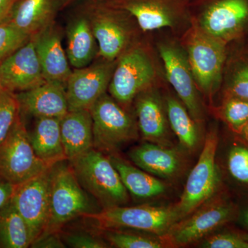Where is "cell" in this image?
I'll list each match as a JSON object with an SVG mask.
<instances>
[{
	"mask_svg": "<svg viewBox=\"0 0 248 248\" xmlns=\"http://www.w3.org/2000/svg\"><path fill=\"white\" fill-rule=\"evenodd\" d=\"M102 210L97 201L80 185L68 160L51 166L49 216L42 234L60 232L62 227L77 217L85 218Z\"/></svg>",
	"mask_w": 248,
	"mask_h": 248,
	"instance_id": "1",
	"label": "cell"
},
{
	"mask_svg": "<svg viewBox=\"0 0 248 248\" xmlns=\"http://www.w3.org/2000/svg\"><path fill=\"white\" fill-rule=\"evenodd\" d=\"M69 162L80 185L102 209L128 203L130 195L105 153L93 148Z\"/></svg>",
	"mask_w": 248,
	"mask_h": 248,
	"instance_id": "2",
	"label": "cell"
},
{
	"mask_svg": "<svg viewBox=\"0 0 248 248\" xmlns=\"http://www.w3.org/2000/svg\"><path fill=\"white\" fill-rule=\"evenodd\" d=\"M218 136L216 130L207 135L200 159L191 170L180 200L174 205L180 220L211 200L221 186L216 162Z\"/></svg>",
	"mask_w": 248,
	"mask_h": 248,
	"instance_id": "3",
	"label": "cell"
},
{
	"mask_svg": "<svg viewBox=\"0 0 248 248\" xmlns=\"http://www.w3.org/2000/svg\"><path fill=\"white\" fill-rule=\"evenodd\" d=\"M93 220L102 230L130 229L164 236L180 220L174 205L112 207L85 217Z\"/></svg>",
	"mask_w": 248,
	"mask_h": 248,
	"instance_id": "4",
	"label": "cell"
},
{
	"mask_svg": "<svg viewBox=\"0 0 248 248\" xmlns=\"http://www.w3.org/2000/svg\"><path fill=\"white\" fill-rule=\"evenodd\" d=\"M93 120V148L115 154L138 138V125L114 98L104 93L89 109Z\"/></svg>",
	"mask_w": 248,
	"mask_h": 248,
	"instance_id": "5",
	"label": "cell"
},
{
	"mask_svg": "<svg viewBox=\"0 0 248 248\" xmlns=\"http://www.w3.org/2000/svg\"><path fill=\"white\" fill-rule=\"evenodd\" d=\"M238 205L226 197L209 200L188 216L179 220L164 235L163 242L178 246L192 244L202 239L220 227L238 218Z\"/></svg>",
	"mask_w": 248,
	"mask_h": 248,
	"instance_id": "6",
	"label": "cell"
},
{
	"mask_svg": "<svg viewBox=\"0 0 248 248\" xmlns=\"http://www.w3.org/2000/svg\"><path fill=\"white\" fill-rule=\"evenodd\" d=\"M50 167L36 155L20 114L0 144V177L17 186Z\"/></svg>",
	"mask_w": 248,
	"mask_h": 248,
	"instance_id": "7",
	"label": "cell"
},
{
	"mask_svg": "<svg viewBox=\"0 0 248 248\" xmlns=\"http://www.w3.org/2000/svg\"><path fill=\"white\" fill-rule=\"evenodd\" d=\"M187 57L196 84L208 95L216 92L226 59L225 42L202 29L195 31L188 42Z\"/></svg>",
	"mask_w": 248,
	"mask_h": 248,
	"instance_id": "8",
	"label": "cell"
},
{
	"mask_svg": "<svg viewBox=\"0 0 248 248\" xmlns=\"http://www.w3.org/2000/svg\"><path fill=\"white\" fill-rule=\"evenodd\" d=\"M155 71L151 59L140 48L122 54L109 84L111 97L127 104L148 89L154 81Z\"/></svg>",
	"mask_w": 248,
	"mask_h": 248,
	"instance_id": "9",
	"label": "cell"
},
{
	"mask_svg": "<svg viewBox=\"0 0 248 248\" xmlns=\"http://www.w3.org/2000/svg\"><path fill=\"white\" fill-rule=\"evenodd\" d=\"M51 167L27 182L15 186L11 203L27 222L32 242L45 231L50 209Z\"/></svg>",
	"mask_w": 248,
	"mask_h": 248,
	"instance_id": "10",
	"label": "cell"
},
{
	"mask_svg": "<svg viewBox=\"0 0 248 248\" xmlns=\"http://www.w3.org/2000/svg\"><path fill=\"white\" fill-rule=\"evenodd\" d=\"M90 21L93 34L99 44V55L113 62L128 45L130 32L122 17L125 12L110 7L101 0L90 5Z\"/></svg>",
	"mask_w": 248,
	"mask_h": 248,
	"instance_id": "11",
	"label": "cell"
},
{
	"mask_svg": "<svg viewBox=\"0 0 248 248\" xmlns=\"http://www.w3.org/2000/svg\"><path fill=\"white\" fill-rule=\"evenodd\" d=\"M115 68L113 62L105 60L72 71L66 84L68 111L89 110L105 93Z\"/></svg>",
	"mask_w": 248,
	"mask_h": 248,
	"instance_id": "12",
	"label": "cell"
},
{
	"mask_svg": "<svg viewBox=\"0 0 248 248\" xmlns=\"http://www.w3.org/2000/svg\"><path fill=\"white\" fill-rule=\"evenodd\" d=\"M159 53L170 84L191 117L198 123L203 118V110L187 55L177 46L170 44L160 46Z\"/></svg>",
	"mask_w": 248,
	"mask_h": 248,
	"instance_id": "13",
	"label": "cell"
},
{
	"mask_svg": "<svg viewBox=\"0 0 248 248\" xmlns=\"http://www.w3.org/2000/svg\"><path fill=\"white\" fill-rule=\"evenodd\" d=\"M202 30L221 41L236 35L248 20V0H205Z\"/></svg>",
	"mask_w": 248,
	"mask_h": 248,
	"instance_id": "14",
	"label": "cell"
},
{
	"mask_svg": "<svg viewBox=\"0 0 248 248\" xmlns=\"http://www.w3.org/2000/svg\"><path fill=\"white\" fill-rule=\"evenodd\" d=\"M110 7L121 10L138 21L142 30L172 27L186 9V0H101Z\"/></svg>",
	"mask_w": 248,
	"mask_h": 248,
	"instance_id": "15",
	"label": "cell"
},
{
	"mask_svg": "<svg viewBox=\"0 0 248 248\" xmlns=\"http://www.w3.org/2000/svg\"><path fill=\"white\" fill-rule=\"evenodd\" d=\"M0 77L3 87L13 92L27 91L45 82L32 37L0 63Z\"/></svg>",
	"mask_w": 248,
	"mask_h": 248,
	"instance_id": "16",
	"label": "cell"
},
{
	"mask_svg": "<svg viewBox=\"0 0 248 248\" xmlns=\"http://www.w3.org/2000/svg\"><path fill=\"white\" fill-rule=\"evenodd\" d=\"M16 95L21 112L36 118H62L68 112L66 84L60 81H46Z\"/></svg>",
	"mask_w": 248,
	"mask_h": 248,
	"instance_id": "17",
	"label": "cell"
},
{
	"mask_svg": "<svg viewBox=\"0 0 248 248\" xmlns=\"http://www.w3.org/2000/svg\"><path fill=\"white\" fill-rule=\"evenodd\" d=\"M32 37L46 81H60L66 84L72 71L58 31L50 26Z\"/></svg>",
	"mask_w": 248,
	"mask_h": 248,
	"instance_id": "18",
	"label": "cell"
},
{
	"mask_svg": "<svg viewBox=\"0 0 248 248\" xmlns=\"http://www.w3.org/2000/svg\"><path fill=\"white\" fill-rule=\"evenodd\" d=\"M128 155L137 167L155 177H175L182 168V159L176 150L151 142L135 147Z\"/></svg>",
	"mask_w": 248,
	"mask_h": 248,
	"instance_id": "19",
	"label": "cell"
},
{
	"mask_svg": "<svg viewBox=\"0 0 248 248\" xmlns=\"http://www.w3.org/2000/svg\"><path fill=\"white\" fill-rule=\"evenodd\" d=\"M60 0H17L6 22L32 36L51 26Z\"/></svg>",
	"mask_w": 248,
	"mask_h": 248,
	"instance_id": "20",
	"label": "cell"
},
{
	"mask_svg": "<svg viewBox=\"0 0 248 248\" xmlns=\"http://www.w3.org/2000/svg\"><path fill=\"white\" fill-rule=\"evenodd\" d=\"M60 130L68 161L93 148V120L89 110L68 111L60 118Z\"/></svg>",
	"mask_w": 248,
	"mask_h": 248,
	"instance_id": "21",
	"label": "cell"
},
{
	"mask_svg": "<svg viewBox=\"0 0 248 248\" xmlns=\"http://www.w3.org/2000/svg\"><path fill=\"white\" fill-rule=\"evenodd\" d=\"M136 103L138 128L147 142L170 146L169 125L162 103L154 93H141Z\"/></svg>",
	"mask_w": 248,
	"mask_h": 248,
	"instance_id": "22",
	"label": "cell"
},
{
	"mask_svg": "<svg viewBox=\"0 0 248 248\" xmlns=\"http://www.w3.org/2000/svg\"><path fill=\"white\" fill-rule=\"evenodd\" d=\"M29 137L36 155L46 164L52 166L67 160L62 143L60 118H37Z\"/></svg>",
	"mask_w": 248,
	"mask_h": 248,
	"instance_id": "23",
	"label": "cell"
},
{
	"mask_svg": "<svg viewBox=\"0 0 248 248\" xmlns=\"http://www.w3.org/2000/svg\"><path fill=\"white\" fill-rule=\"evenodd\" d=\"M111 162L120 174L129 195L136 200H148L163 195L166 184L138 167H135L116 154L109 155Z\"/></svg>",
	"mask_w": 248,
	"mask_h": 248,
	"instance_id": "24",
	"label": "cell"
},
{
	"mask_svg": "<svg viewBox=\"0 0 248 248\" xmlns=\"http://www.w3.org/2000/svg\"><path fill=\"white\" fill-rule=\"evenodd\" d=\"M97 53L95 37L89 18L81 16L75 19L68 30L66 55L76 68L86 67Z\"/></svg>",
	"mask_w": 248,
	"mask_h": 248,
	"instance_id": "25",
	"label": "cell"
},
{
	"mask_svg": "<svg viewBox=\"0 0 248 248\" xmlns=\"http://www.w3.org/2000/svg\"><path fill=\"white\" fill-rule=\"evenodd\" d=\"M32 241L27 222L11 202L0 210V247L27 248Z\"/></svg>",
	"mask_w": 248,
	"mask_h": 248,
	"instance_id": "26",
	"label": "cell"
},
{
	"mask_svg": "<svg viewBox=\"0 0 248 248\" xmlns=\"http://www.w3.org/2000/svg\"><path fill=\"white\" fill-rule=\"evenodd\" d=\"M166 112L171 128L181 146L186 151H194L200 142L198 128L188 111L174 97L166 100Z\"/></svg>",
	"mask_w": 248,
	"mask_h": 248,
	"instance_id": "27",
	"label": "cell"
},
{
	"mask_svg": "<svg viewBox=\"0 0 248 248\" xmlns=\"http://www.w3.org/2000/svg\"><path fill=\"white\" fill-rule=\"evenodd\" d=\"M226 156L227 173L232 182L248 192V142L235 140Z\"/></svg>",
	"mask_w": 248,
	"mask_h": 248,
	"instance_id": "28",
	"label": "cell"
},
{
	"mask_svg": "<svg viewBox=\"0 0 248 248\" xmlns=\"http://www.w3.org/2000/svg\"><path fill=\"white\" fill-rule=\"evenodd\" d=\"M109 246L117 248H162L166 245L161 239L139 234L121 229L102 230Z\"/></svg>",
	"mask_w": 248,
	"mask_h": 248,
	"instance_id": "29",
	"label": "cell"
},
{
	"mask_svg": "<svg viewBox=\"0 0 248 248\" xmlns=\"http://www.w3.org/2000/svg\"><path fill=\"white\" fill-rule=\"evenodd\" d=\"M20 107L15 92L0 87V144L20 115Z\"/></svg>",
	"mask_w": 248,
	"mask_h": 248,
	"instance_id": "30",
	"label": "cell"
},
{
	"mask_svg": "<svg viewBox=\"0 0 248 248\" xmlns=\"http://www.w3.org/2000/svg\"><path fill=\"white\" fill-rule=\"evenodd\" d=\"M221 115L231 130L239 135L248 122V101L228 97L222 107Z\"/></svg>",
	"mask_w": 248,
	"mask_h": 248,
	"instance_id": "31",
	"label": "cell"
},
{
	"mask_svg": "<svg viewBox=\"0 0 248 248\" xmlns=\"http://www.w3.org/2000/svg\"><path fill=\"white\" fill-rule=\"evenodd\" d=\"M31 37L11 23L0 24V63L26 45Z\"/></svg>",
	"mask_w": 248,
	"mask_h": 248,
	"instance_id": "32",
	"label": "cell"
},
{
	"mask_svg": "<svg viewBox=\"0 0 248 248\" xmlns=\"http://www.w3.org/2000/svg\"><path fill=\"white\" fill-rule=\"evenodd\" d=\"M63 242L73 248H106L109 247L107 241L89 232L75 231L62 236Z\"/></svg>",
	"mask_w": 248,
	"mask_h": 248,
	"instance_id": "33",
	"label": "cell"
},
{
	"mask_svg": "<svg viewBox=\"0 0 248 248\" xmlns=\"http://www.w3.org/2000/svg\"><path fill=\"white\" fill-rule=\"evenodd\" d=\"M248 236L234 232L221 233L210 236L202 245L205 248H246Z\"/></svg>",
	"mask_w": 248,
	"mask_h": 248,
	"instance_id": "34",
	"label": "cell"
},
{
	"mask_svg": "<svg viewBox=\"0 0 248 248\" xmlns=\"http://www.w3.org/2000/svg\"><path fill=\"white\" fill-rule=\"evenodd\" d=\"M229 97L248 101V65L240 67L234 72L229 84Z\"/></svg>",
	"mask_w": 248,
	"mask_h": 248,
	"instance_id": "35",
	"label": "cell"
},
{
	"mask_svg": "<svg viewBox=\"0 0 248 248\" xmlns=\"http://www.w3.org/2000/svg\"><path fill=\"white\" fill-rule=\"evenodd\" d=\"M31 248H64L66 244L59 232L46 233L41 234L32 243Z\"/></svg>",
	"mask_w": 248,
	"mask_h": 248,
	"instance_id": "36",
	"label": "cell"
},
{
	"mask_svg": "<svg viewBox=\"0 0 248 248\" xmlns=\"http://www.w3.org/2000/svg\"><path fill=\"white\" fill-rule=\"evenodd\" d=\"M14 190V185L0 177V210L11 203Z\"/></svg>",
	"mask_w": 248,
	"mask_h": 248,
	"instance_id": "37",
	"label": "cell"
},
{
	"mask_svg": "<svg viewBox=\"0 0 248 248\" xmlns=\"http://www.w3.org/2000/svg\"><path fill=\"white\" fill-rule=\"evenodd\" d=\"M17 0H0V24L6 22Z\"/></svg>",
	"mask_w": 248,
	"mask_h": 248,
	"instance_id": "38",
	"label": "cell"
},
{
	"mask_svg": "<svg viewBox=\"0 0 248 248\" xmlns=\"http://www.w3.org/2000/svg\"><path fill=\"white\" fill-rule=\"evenodd\" d=\"M241 224L244 225L248 230V207L244 210L239 211V217Z\"/></svg>",
	"mask_w": 248,
	"mask_h": 248,
	"instance_id": "39",
	"label": "cell"
},
{
	"mask_svg": "<svg viewBox=\"0 0 248 248\" xmlns=\"http://www.w3.org/2000/svg\"><path fill=\"white\" fill-rule=\"evenodd\" d=\"M239 138L244 140V141L248 142V122L245 127L244 129H243L241 133H240L239 135Z\"/></svg>",
	"mask_w": 248,
	"mask_h": 248,
	"instance_id": "40",
	"label": "cell"
},
{
	"mask_svg": "<svg viewBox=\"0 0 248 248\" xmlns=\"http://www.w3.org/2000/svg\"><path fill=\"white\" fill-rule=\"evenodd\" d=\"M60 1H61L62 5H66L71 2L73 0H60Z\"/></svg>",
	"mask_w": 248,
	"mask_h": 248,
	"instance_id": "41",
	"label": "cell"
},
{
	"mask_svg": "<svg viewBox=\"0 0 248 248\" xmlns=\"http://www.w3.org/2000/svg\"><path fill=\"white\" fill-rule=\"evenodd\" d=\"M1 86H2V84H1V77H0V87H1Z\"/></svg>",
	"mask_w": 248,
	"mask_h": 248,
	"instance_id": "42",
	"label": "cell"
},
{
	"mask_svg": "<svg viewBox=\"0 0 248 248\" xmlns=\"http://www.w3.org/2000/svg\"><path fill=\"white\" fill-rule=\"evenodd\" d=\"M246 248H248V241L247 242V244H246Z\"/></svg>",
	"mask_w": 248,
	"mask_h": 248,
	"instance_id": "43",
	"label": "cell"
}]
</instances>
